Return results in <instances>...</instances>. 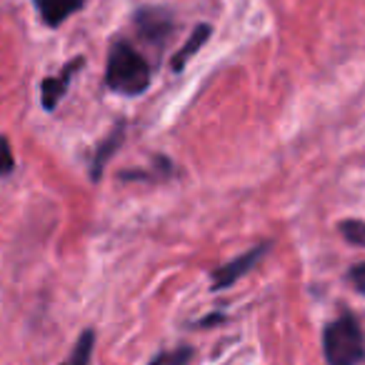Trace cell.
Instances as JSON below:
<instances>
[{
  "mask_svg": "<svg viewBox=\"0 0 365 365\" xmlns=\"http://www.w3.org/2000/svg\"><path fill=\"white\" fill-rule=\"evenodd\" d=\"M323 353L328 365H360L365 360V335L353 313L330 320L323 330Z\"/></svg>",
  "mask_w": 365,
  "mask_h": 365,
  "instance_id": "1",
  "label": "cell"
},
{
  "mask_svg": "<svg viewBox=\"0 0 365 365\" xmlns=\"http://www.w3.org/2000/svg\"><path fill=\"white\" fill-rule=\"evenodd\" d=\"M106 81L108 88L120 96H138L150 86V68L128 43H115L108 58Z\"/></svg>",
  "mask_w": 365,
  "mask_h": 365,
  "instance_id": "2",
  "label": "cell"
},
{
  "mask_svg": "<svg viewBox=\"0 0 365 365\" xmlns=\"http://www.w3.org/2000/svg\"><path fill=\"white\" fill-rule=\"evenodd\" d=\"M270 243H260L255 245L253 250H248V253L238 255L235 260H230V263L220 265L218 270H215L213 275V288L215 290H223V288H230L233 283H238V278H243V275H248L250 270L255 268V265L263 260V255L268 253Z\"/></svg>",
  "mask_w": 365,
  "mask_h": 365,
  "instance_id": "3",
  "label": "cell"
},
{
  "mask_svg": "<svg viewBox=\"0 0 365 365\" xmlns=\"http://www.w3.org/2000/svg\"><path fill=\"white\" fill-rule=\"evenodd\" d=\"M81 66H83V61L78 58V61L68 63L66 71H63L58 78H46V81H43V86H41V101H43V108H46V110H53V108H56L58 103H61V98L66 96L68 86H71L73 73H76Z\"/></svg>",
  "mask_w": 365,
  "mask_h": 365,
  "instance_id": "4",
  "label": "cell"
},
{
  "mask_svg": "<svg viewBox=\"0 0 365 365\" xmlns=\"http://www.w3.org/2000/svg\"><path fill=\"white\" fill-rule=\"evenodd\" d=\"M83 6V0H36V8L41 11L43 21L48 26H61L68 16Z\"/></svg>",
  "mask_w": 365,
  "mask_h": 365,
  "instance_id": "5",
  "label": "cell"
},
{
  "mask_svg": "<svg viewBox=\"0 0 365 365\" xmlns=\"http://www.w3.org/2000/svg\"><path fill=\"white\" fill-rule=\"evenodd\" d=\"M208 38H210V26L195 28V33L188 38V43H185V46L178 51V56L173 58V71H182V68H185V63H188L190 58H193L195 53L205 46V41H208Z\"/></svg>",
  "mask_w": 365,
  "mask_h": 365,
  "instance_id": "6",
  "label": "cell"
},
{
  "mask_svg": "<svg viewBox=\"0 0 365 365\" xmlns=\"http://www.w3.org/2000/svg\"><path fill=\"white\" fill-rule=\"evenodd\" d=\"M93 348H96V333H93V330H86V333L78 338V343H76V348H73L71 358L63 360L61 365H91Z\"/></svg>",
  "mask_w": 365,
  "mask_h": 365,
  "instance_id": "7",
  "label": "cell"
},
{
  "mask_svg": "<svg viewBox=\"0 0 365 365\" xmlns=\"http://www.w3.org/2000/svg\"><path fill=\"white\" fill-rule=\"evenodd\" d=\"M120 140H123V128H118L110 138H106V140L101 143V148H98V153H96V160H93V180H98V178H101L103 165H106L108 158L115 153V148L120 145Z\"/></svg>",
  "mask_w": 365,
  "mask_h": 365,
  "instance_id": "8",
  "label": "cell"
},
{
  "mask_svg": "<svg viewBox=\"0 0 365 365\" xmlns=\"http://www.w3.org/2000/svg\"><path fill=\"white\" fill-rule=\"evenodd\" d=\"M138 23H140L143 33H145L148 38H158V36H165L168 31H170V23L165 21V16L158 11H145L138 16Z\"/></svg>",
  "mask_w": 365,
  "mask_h": 365,
  "instance_id": "9",
  "label": "cell"
},
{
  "mask_svg": "<svg viewBox=\"0 0 365 365\" xmlns=\"http://www.w3.org/2000/svg\"><path fill=\"white\" fill-rule=\"evenodd\" d=\"M190 358H193V350L188 345H182V348H173L160 353L158 358L150 360V365H188Z\"/></svg>",
  "mask_w": 365,
  "mask_h": 365,
  "instance_id": "10",
  "label": "cell"
},
{
  "mask_svg": "<svg viewBox=\"0 0 365 365\" xmlns=\"http://www.w3.org/2000/svg\"><path fill=\"white\" fill-rule=\"evenodd\" d=\"M338 228H340V235H343L348 243L365 248V223H360V220H343Z\"/></svg>",
  "mask_w": 365,
  "mask_h": 365,
  "instance_id": "11",
  "label": "cell"
},
{
  "mask_svg": "<svg viewBox=\"0 0 365 365\" xmlns=\"http://www.w3.org/2000/svg\"><path fill=\"white\" fill-rule=\"evenodd\" d=\"M13 168H16V158H13L11 143H8V138L0 135V178L11 175Z\"/></svg>",
  "mask_w": 365,
  "mask_h": 365,
  "instance_id": "12",
  "label": "cell"
},
{
  "mask_svg": "<svg viewBox=\"0 0 365 365\" xmlns=\"http://www.w3.org/2000/svg\"><path fill=\"white\" fill-rule=\"evenodd\" d=\"M348 278H350V283L355 285V290L365 295V263H358V265H355V268L348 273Z\"/></svg>",
  "mask_w": 365,
  "mask_h": 365,
  "instance_id": "13",
  "label": "cell"
}]
</instances>
